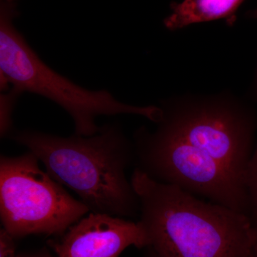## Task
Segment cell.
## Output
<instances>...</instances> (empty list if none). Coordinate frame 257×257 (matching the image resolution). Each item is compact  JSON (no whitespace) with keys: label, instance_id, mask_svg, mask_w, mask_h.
Segmentation results:
<instances>
[{"label":"cell","instance_id":"6","mask_svg":"<svg viewBox=\"0 0 257 257\" xmlns=\"http://www.w3.org/2000/svg\"><path fill=\"white\" fill-rule=\"evenodd\" d=\"M39 161L30 151L0 158V216L14 238L62 235L90 211L42 171Z\"/></svg>","mask_w":257,"mask_h":257},{"label":"cell","instance_id":"9","mask_svg":"<svg viewBox=\"0 0 257 257\" xmlns=\"http://www.w3.org/2000/svg\"><path fill=\"white\" fill-rule=\"evenodd\" d=\"M245 185L249 206V218L253 227L257 229V145L248 164Z\"/></svg>","mask_w":257,"mask_h":257},{"label":"cell","instance_id":"1","mask_svg":"<svg viewBox=\"0 0 257 257\" xmlns=\"http://www.w3.org/2000/svg\"><path fill=\"white\" fill-rule=\"evenodd\" d=\"M10 138L35 154L47 173L74 191L91 212L121 218L140 213L138 194L126 176L135 160L133 142L117 123L104 124L89 137L25 130Z\"/></svg>","mask_w":257,"mask_h":257},{"label":"cell","instance_id":"5","mask_svg":"<svg viewBox=\"0 0 257 257\" xmlns=\"http://www.w3.org/2000/svg\"><path fill=\"white\" fill-rule=\"evenodd\" d=\"M133 145L135 168L150 178L249 216L245 186L205 152L158 125L138 128Z\"/></svg>","mask_w":257,"mask_h":257},{"label":"cell","instance_id":"14","mask_svg":"<svg viewBox=\"0 0 257 257\" xmlns=\"http://www.w3.org/2000/svg\"><path fill=\"white\" fill-rule=\"evenodd\" d=\"M145 257H160L157 254L156 252L154 251L153 249L150 246H148V251H147V253L146 256Z\"/></svg>","mask_w":257,"mask_h":257},{"label":"cell","instance_id":"2","mask_svg":"<svg viewBox=\"0 0 257 257\" xmlns=\"http://www.w3.org/2000/svg\"><path fill=\"white\" fill-rule=\"evenodd\" d=\"M131 182L140 223L160 257H243L257 236L249 216L183 189L160 183L138 168Z\"/></svg>","mask_w":257,"mask_h":257},{"label":"cell","instance_id":"12","mask_svg":"<svg viewBox=\"0 0 257 257\" xmlns=\"http://www.w3.org/2000/svg\"><path fill=\"white\" fill-rule=\"evenodd\" d=\"M243 257H257V236L247 253Z\"/></svg>","mask_w":257,"mask_h":257},{"label":"cell","instance_id":"11","mask_svg":"<svg viewBox=\"0 0 257 257\" xmlns=\"http://www.w3.org/2000/svg\"><path fill=\"white\" fill-rule=\"evenodd\" d=\"M18 257H52L47 249H42L41 251L32 253H23L19 254Z\"/></svg>","mask_w":257,"mask_h":257},{"label":"cell","instance_id":"4","mask_svg":"<svg viewBox=\"0 0 257 257\" xmlns=\"http://www.w3.org/2000/svg\"><path fill=\"white\" fill-rule=\"evenodd\" d=\"M158 126L205 152L245 185L257 131L256 110L229 90L162 99Z\"/></svg>","mask_w":257,"mask_h":257},{"label":"cell","instance_id":"8","mask_svg":"<svg viewBox=\"0 0 257 257\" xmlns=\"http://www.w3.org/2000/svg\"><path fill=\"white\" fill-rule=\"evenodd\" d=\"M244 0H183L171 5L172 13L164 25L170 31H177L194 25L214 20H226L232 25L236 13Z\"/></svg>","mask_w":257,"mask_h":257},{"label":"cell","instance_id":"13","mask_svg":"<svg viewBox=\"0 0 257 257\" xmlns=\"http://www.w3.org/2000/svg\"><path fill=\"white\" fill-rule=\"evenodd\" d=\"M247 16L248 18H256L257 19V8L251 11H248L247 13ZM255 90H256V97H257V67L256 72V77H255Z\"/></svg>","mask_w":257,"mask_h":257},{"label":"cell","instance_id":"7","mask_svg":"<svg viewBox=\"0 0 257 257\" xmlns=\"http://www.w3.org/2000/svg\"><path fill=\"white\" fill-rule=\"evenodd\" d=\"M49 243L58 257H119L128 246H150L140 221L94 212L71 226L60 239Z\"/></svg>","mask_w":257,"mask_h":257},{"label":"cell","instance_id":"10","mask_svg":"<svg viewBox=\"0 0 257 257\" xmlns=\"http://www.w3.org/2000/svg\"><path fill=\"white\" fill-rule=\"evenodd\" d=\"M14 240L4 228L0 230V257H18L15 254Z\"/></svg>","mask_w":257,"mask_h":257},{"label":"cell","instance_id":"3","mask_svg":"<svg viewBox=\"0 0 257 257\" xmlns=\"http://www.w3.org/2000/svg\"><path fill=\"white\" fill-rule=\"evenodd\" d=\"M14 6H2L0 22L1 89L16 95L34 93L63 108L73 119L75 134L89 137L99 132L96 119L101 115L134 114L158 124L162 116L159 106H134L116 100L106 90L92 91L74 84L42 62L12 23Z\"/></svg>","mask_w":257,"mask_h":257}]
</instances>
